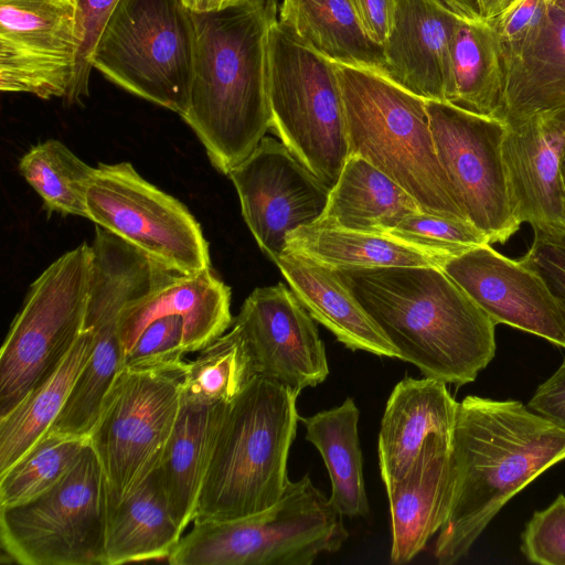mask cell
Masks as SVG:
<instances>
[{
    "mask_svg": "<svg viewBox=\"0 0 565 565\" xmlns=\"http://www.w3.org/2000/svg\"><path fill=\"white\" fill-rule=\"evenodd\" d=\"M455 484L434 556L451 565L507 502L565 459V430L519 401L466 396L451 438Z\"/></svg>",
    "mask_w": 565,
    "mask_h": 565,
    "instance_id": "1",
    "label": "cell"
},
{
    "mask_svg": "<svg viewBox=\"0 0 565 565\" xmlns=\"http://www.w3.org/2000/svg\"><path fill=\"white\" fill-rule=\"evenodd\" d=\"M190 99L181 117L222 173L244 161L270 128L269 31L276 0L191 12Z\"/></svg>",
    "mask_w": 565,
    "mask_h": 565,
    "instance_id": "2",
    "label": "cell"
},
{
    "mask_svg": "<svg viewBox=\"0 0 565 565\" xmlns=\"http://www.w3.org/2000/svg\"><path fill=\"white\" fill-rule=\"evenodd\" d=\"M397 350L425 377L462 386L495 355V323L441 268L334 269Z\"/></svg>",
    "mask_w": 565,
    "mask_h": 565,
    "instance_id": "3",
    "label": "cell"
},
{
    "mask_svg": "<svg viewBox=\"0 0 565 565\" xmlns=\"http://www.w3.org/2000/svg\"><path fill=\"white\" fill-rule=\"evenodd\" d=\"M297 397L274 381L253 376L225 403L193 522L253 516L280 499L300 420Z\"/></svg>",
    "mask_w": 565,
    "mask_h": 565,
    "instance_id": "4",
    "label": "cell"
},
{
    "mask_svg": "<svg viewBox=\"0 0 565 565\" xmlns=\"http://www.w3.org/2000/svg\"><path fill=\"white\" fill-rule=\"evenodd\" d=\"M349 156H359L406 190L428 214L468 221L437 157L426 99L384 74L335 63Z\"/></svg>",
    "mask_w": 565,
    "mask_h": 565,
    "instance_id": "5",
    "label": "cell"
},
{
    "mask_svg": "<svg viewBox=\"0 0 565 565\" xmlns=\"http://www.w3.org/2000/svg\"><path fill=\"white\" fill-rule=\"evenodd\" d=\"M181 537L172 565H310L342 546L343 515L309 476L289 480L269 509L233 521H200Z\"/></svg>",
    "mask_w": 565,
    "mask_h": 565,
    "instance_id": "6",
    "label": "cell"
},
{
    "mask_svg": "<svg viewBox=\"0 0 565 565\" xmlns=\"http://www.w3.org/2000/svg\"><path fill=\"white\" fill-rule=\"evenodd\" d=\"M270 130L332 188L349 157L348 128L335 63L278 22L269 31Z\"/></svg>",
    "mask_w": 565,
    "mask_h": 565,
    "instance_id": "7",
    "label": "cell"
},
{
    "mask_svg": "<svg viewBox=\"0 0 565 565\" xmlns=\"http://www.w3.org/2000/svg\"><path fill=\"white\" fill-rule=\"evenodd\" d=\"M193 47L191 11L181 0H120L92 64L117 86L182 117L190 99Z\"/></svg>",
    "mask_w": 565,
    "mask_h": 565,
    "instance_id": "8",
    "label": "cell"
},
{
    "mask_svg": "<svg viewBox=\"0 0 565 565\" xmlns=\"http://www.w3.org/2000/svg\"><path fill=\"white\" fill-rule=\"evenodd\" d=\"M108 487L90 441L51 489L0 508L4 554L22 565H106Z\"/></svg>",
    "mask_w": 565,
    "mask_h": 565,
    "instance_id": "9",
    "label": "cell"
},
{
    "mask_svg": "<svg viewBox=\"0 0 565 565\" xmlns=\"http://www.w3.org/2000/svg\"><path fill=\"white\" fill-rule=\"evenodd\" d=\"M92 269L93 248L83 243L30 286L0 351V417L55 370L83 331Z\"/></svg>",
    "mask_w": 565,
    "mask_h": 565,
    "instance_id": "10",
    "label": "cell"
},
{
    "mask_svg": "<svg viewBox=\"0 0 565 565\" xmlns=\"http://www.w3.org/2000/svg\"><path fill=\"white\" fill-rule=\"evenodd\" d=\"M184 366H124L116 375L89 435L109 502L124 500L159 467L181 409Z\"/></svg>",
    "mask_w": 565,
    "mask_h": 565,
    "instance_id": "11",
    "label": "cell"
},
{
    "mask_svg": "<svg viewBox=\"0 0 565 565\" xmlns=\"http://www.w3.org/2000/svg\"><path fill=\"white\" fill-rule=\"evenodd\" d=\"M87 213L96 225L168 270L186 275L211 268L209 244L195 217L129 162L95 168Z\"/></svg>",
    "mask_w": 565,
    "mask_h": 565,
    "instance_id": "12",
    "label": "cell"
},
{
    "mask_svg": "<svg viewBox=\"0 0 565 565\" xmlns=\"http://www.w3.org/2000/svg\"><path fill=\"white\" fill-rule=\"evenodd\" d=\"M439 162L468 221L491 243L520 228L502 156L504 119L475 114L447 102L426 100Z\"/></svg>",
    "mask_w": 565,
    "mask_h": 565,
    "instance_id": "13",
    "label": "cell"
},
{
    "mask_svg": "<svg viewBox=\"0 0 565 565\" xmlns=\"http://www.w3.org/2000/svg\"><path fill=\"white\" fill-rule=\"evenodd\" d=\"M75 0H0V89L67 98L78 55Z\"/></svg>",
    "mask_w": 565,
    "mask_h": 565,
    "instance_id": "14",
    "label": "cell"
},
{
    "mask_svg": "<svg viewBox=\"0 0 565 565\" xmlns=\"http://www.w3.org/2000/svg\"><path fill=\"white\" fill-rule=\"evenodd\" d=\"M227 175L245 223L274 263L286 252L290 232L321 217L331 190L271 137H264Z\"/></svg>",
    "mask_w": 565,
    "mask_h": 565,
    "instance_id": "15",
    "label": "cell"
},
{
    "mask_svg": "<svg viewBox=\"0 0 565 565\" xmlns=\"http://www.w3.org/2000/svg\"><path fill=\"white\" fill-rule=\"evenodd\" d=\"M312 319L282 282L256 288L232 323L244 341L254 376L274 381L297 395L322 383L329 365Z\"/></svg>",
    "mask_w": 565,
    "mask_h": 565,
    "instance_id": "16",
    "label": "cell"
},
{
    "mask_svg": "<svg viewBox=\"0 0 565 565\" xmlns=\"http://www.w3.org/2000/svg\"><path fill=\"white\" fill-rule=\"evenodd\" d=\"M441 269L495 326L503 323L565 349V327L550 291L520 259L483 244L449 258Z\"/></svg>",
    "mask_w": 565,
    "mask_h": 565,
    "instance_id": "17",
    "label": "cell"
},
{
    "mask_svg": "<svg viewBox=\"0 0 565 565\" xmlns=\"http://www.w3.org/2000/svg\"><path fill=\"white\" fill-rule=\"evenodd\" d=\"M565 109L507 121L502 156L512 212L533 231L565 232Z\"/></svg>",
    "mask_w": 565,
    "mask_h": 565,
    "instance_id": "18",
    "label": "cell"
},
{
    "mask_svg": "<svg viewBox=\"0 0 565 565\" xmlns=\"http://www.w3.org/2000/svg\"><path fill=\"white\" fill-rule=\"evenodd\" d=\"M455 23L454 0H396L382 45L384 75L426 100L446 102Z\"/></svg>",
    "mask_w": 565,
    "mask_h": 565,
    "instance_id": "19",
    "label": "cell"
},
{
    "mask_svg": "<svg viewBox=\"0 0 565 565\" xmlns=\"http://www.w3.org/2000/svg\"><path fill=\"white\" fill-rule=\"evenodd\" d=\"M454 484L451 438L433 435L408 471L385 487L392 524V563L411 562L439 532L450 509Z\"/></svg>",
    "mask_w": 565,
    "mask_h": 565,
    "instance_id": "20",
    "label": "cell"
},
{
    "mask_svg": "<svg viewBox=\"0 0 565 565\" xmlns=\"http://www.w3.org/2000/svg\"><path fill=\"white\" fill-rule=\"evenodd\" d=\"M171 315L183 319L186 353L199 352L232 326L231 288L211 268L172 274L122 309L119 335L124 353L151 321Z\"/></svg>",
    "mask_w": 565,
    "mask_h": 565,
    "instance_id": "21",
    "label": "cell"
},
{
    "mask_svg": "<svg viewBox=\"0 0 565 565\" xmlns=\"http://www.w3.org/2000/svg\"><path fill=\"white\" fill-rule=\"evenodd\" d=\"M458 405L439 380L405 377L395 385L386 402L377 444L385 487L408 471L430 436L452 438Z\"/></svg>",
    "mask_w": 565,
    "mask_h": 565,
    "instance_id": "22",
    "label": "cell"
},
{
    "mask_svg": "<svg viewBox=\"0 0 565 565\" xmlns=\"http://www.w3.org/2000/svg\"><path fill=\"white\" fill-rule=\"evenodd\" d=\"M275 263L310 316L344 347L399 359L397 350L334 269L289 252Z\"/></svg>",
    "mask_w": 565,
    "mask_h": 565,
    "instance_id": "23",
    "label": "cell"
},
{
    "mask_svg": "<svg viewBox=\"0 0 565 565\" xmlns=\"http://www.w3.org/2000/svg\"><path fill=\"white\" fill-rule=\"evenodd\" d=\"M456 23L450 42V88L446 102L465 110L502 117L504 64L491 19L470 0H454Z\"/></svg>",
    "mask_w": 565,
    "mask_h": 565,
    "instance_id": "24",
    "label": "cell"
},
{
    "mask_svg": "<svg viewBox=\"0 0 565 565\" xmlns=\"http://www.w3.org/2000/svg\"><path fill=\"white\" fill-rule=\"evenodd\" d=\"M503 64L505 121L565 109V13L550 0L540 34Z\"/></svg>",
    "mask_w": 565,
    "mask_h": 565,
    "instance_id": "25",
    "label": "cell"
},
{
    "mask_svg": "<svg viewBox=\"0 0 565 565\" xmlns=\"http://www.w3.org/2000/svg\"><path fill=\"white\" fill-rule=\"evenodd\" d=\"M124 307V300L115 295L88 297L84 327L95 332L92 354L49 433L89 437L103 401L122 367L119 318Z\"/></svg>",
    "mask_w": 565,
    "mask_h": 565,
    "instance_id": "26",
    "label": "cell"
},
{
    "mask_svg": "<svg viewBox=\"0 0 565 565\" xmlns=\"http://www.w3.org/2000/svg\"><path fill=\"white\" fill-rule=\"evenodd\" d=\"M182 533L171 515L156 469L124 500L108 501L106 565L168 559Z\"/></svg>",
    "mask_w": 565,
    "mask_h": 565,
    "instance_id": "27",
    "label": "cell"
},
{
    "mask_svg": "<svg viewBox=\"0 0 565 565\" xmlns=\"http://www.w3.org/2000/svg\"><path fill=\"white\" fill-rule=\"evenodd\" d=\"M420 211L415 199L398 183L365 159L349 156L316 223L386 234L407 215Z\"/></svg>",
    "mask_w": 565,
    "mask_h": 565,
    "instance_id": "28",
    "label": "cell"
},
{
    "mask_svg": "<svg viewBox=\"0 0 565 565\" xmlns=\"http://www.w3.org/2000/svg\"><path fill=\"white\" fill-rule=\"evenodd\" d=\"M224 405H194L182 399L174 429L157 468L171 515L182 532L195 518Z\"/></svg>",
    "mask_w": 565,
    "mask_h": 565,
    "instance_id": "29",
    "label": "cell"
},
{
    "mask_svg": "<svg viewBox=\"0 0 565 565\" xmlns=\"http://www.w3.org/2000/svg\"><path fill=\"white\" fill-rule=\"evenodd\" d=\"M286 252L331 269L396 266L439 267L449 259L387 234L360 232L318 223L287 236Z\"/></svg>",
    "mask_w": 565,
    "mask_h": 565,
    "instance_id": "30",
    "label": "cell"
},
{
    "mask_svg": "<svg viewBox=\"0 0 565 565\" xmlns=\"http://www.w3.org/2000/svg\"><path fill=\"white\" fill-rule=\"evenodd\" d=\"M94 342V330L84 327L55 370L12 411L0 417V473L49 433L89 359Z\"/></svg>",
    "mask_w": 565,
    "mask_h": 565,
    "instance_id": "31",
    "label": "cell"
},
{
    "mask_svg": "<svg viewBox=\"0 0 565 565\" xmlns=\"http://www.w3.org/2000/svg\"><path fill=\"white\" fill-rule=\"evenodd\" d=\"M278 22L334 63L384 74L382 47L364 35L348 0H281Z\"/></svg>",
    "mask_w": 565,
    "mask_h": 565,
    "instance_id": "32",
    "label": "cell"
},
{
    "mask_svg": "<svg viewBox=\"0 0 565 565\" xmlns=\"http://www.w3.org/2000/svg\"><path fill=\"white\" fill-rule=\"evenodd\" d=\"M359 408L353 398L331 409L301 418L306 439L320 452L327 467L332 505L343 516H366L370 512L359 441Z\"/></svg>",
    "mask_w": 565,
    "mask_h": 565,
    "instance_id": "33",
    "label": "cell"
},
{
    "mask_svg": "<svg viewBox=\"0 0 565 565\" xmlns=\"http://www.w3.org/2000/svg\"><path fill=\"white\" fill-rule=\"evenodd\" d=\"M19 171L49 212L88 218L87 193L95 168L64 143L49 139L33 146L20 159Z\"/></svg>",
    "mask_w": 565,
    "mask_h": 565,
    "instance_id": "34",
    "label": "cell"
},
{
    "mask_svg": "<svg viewBox=\"0 0 565 565\" xmlns=\"http://www.w3.org/2000/svg\"><path fill=\"white\" fill-rule=\"evenodd\" d=\"M199 352L184 366L182 399L186 403H227L254 376L244 341L234 326Z\"/></svg>",
    "mask_w": 565,
    "mask_h": 565,
    "instance_id": "35",
    "label": "cell"
},
{
    "mask_svg": "<svg viewBox=\"0 0 565 565\" xmlns=\"http://www.w3.org/2000/svg\"><path fill=\"white\" fill-rule=\"evenodd\" d=\"M89 437L47 433L0 473V508L25 503L56 484L75 465Z\"/></svg>",
    "mask_w": 565,
    "mask_h": 565,
    "instance_id": "36",
    "label": "cell"
},
{
    "mask_svg": "<svg viewBox=\"0 0 565 565\" xmlns=\"http://www.w3.org/2000/svg\"><path fill=\"white\" fill-rule=\"evenodd\" d=\"M386 234L446 258L489 244L487 236L469 221L422 211L407 215Z\"/></svg>",
    "mask_w": 565,
    "mask_h": 565,
    "instance_id": "37",
    "label": "cell"
},
{
    "mask_svg": "<svg viewBox=\"0 0 565 565\" xmlns=\"http://www.w3.org/2000/svg\"><path fill=\"white\" fill-rule=\"evenodd\" d=\"M184 323L181 316H163L151 321L124 355V366L153 367L183 364Z\"/></svg>",
    "mask_w": 565,
    "mask_h": 565,
    "instance_id": "38",
    "label": "cell"
},
{
    "mask_svg": "<svg viewBox=\"0 0 565 565\" xmlns=\"http://www.w3.org/2000/svg\"><path fill=\"white\" fill-rule=\"evenodd\" d=\"M120 0H75L79 42L74 78L67 104H81L89 95L92 56L100 34Z\"/></svg>",
    "mask_w": 565,
    "mask_h": 565,
    "instance_id": "39",
    "label": "cell"
},
{
    "mask_svg": "<svg viewBox=\"0 0 565 565\" xmlns=\"http://www.w3.org/2000/svg\"><path fill=\"white\" fill-rule=\"evenodd\" d=\"M525 558L541 565H565V495L536 511L522 534Z\"/></svg>",
    "mask_w": 565,
    "mask_h": 565,
    "instance_id": "40",
    "label": "cell"
},
{
    "mask_svg": "<svg viewBox=\"0 0 565 565\" xmlns=\"http://www.w3.org/2000/svg\"><path fill=\"white\" fill-rule=\"evenodd\" d=\"M520 260L543 280L565 327V232L534 231L532 245Z\"/></svg>",
    "mask_w": 565,
    "mask_h": 565,
    "instance_id": "41",
    "label": "cell"
},
{
    "mask_svg": "<svg viewBox=\"0 0 565 565\" xmlns=\"http://www.w3.org/2000/svg\"><path fill=\"white\" fill-rule=\"evenodd\" d=\"M550 0H514L491 19L502 55H511L536 39L545 23Z\"/></svg>",
    "mask_w": 565,
    "mask_h": 565,
    "instance_id": "42",
    "label": "cell"
},
{
    "mask_svg": "<svg viewBox=\"0 0 565 565\" xmlns=\"http://www.w3.org/2000/svg\"><path fill=\"white\" fill-rule=\"evenodd\" d=\"M348 2L364 35L382 47L393 26L396 0H348Z\"/></svg>",
    "mask_w": 565,
    "mask_h": 565,
    "instance_id": "43",
    "label": "cell"
},
{
    "mask_svg": "<svg viewBox=\"0 0 565 565\" xmlns=\"http://www.w3.org/2000/svg\"><path fill=\"white\" fill-rule=\"evenodd\" d=\"M527 406L565 430V358L553 375L537 387Z\"/></svg>",
    "mask_w": 565,
    "mask_h": 565,
    "instance_id": "44",
    "label": "cell"
},
{
    "mask_svg": "<svg viewBox=\"0 0 565 565\" xmlns=\"http://www.w3.org/2000/svg\"><path fill=\"white\" fill-rule=\"evenodd\" d=\"M191 12L217 11L262 0H181Z\"/></svg>",
    "mask_w": 565,
    "mask_h": 565,
    "instance_id": "45",
    "label": "cell"
},
{
    "mask_svg": "<svg viewBox=\"0 0 565 565\" xmlns=\"http://www.w3.org/2000/svg\"><path fill=\"white\" fill-rule=\"evenodd\" d=\"M514 0H470L477 11L487 19L501 14Z\"/></svg>",
    "mask_w": 565,
    "mask_h": 565,
    "instance_id": "46",
    "label": "cell"
},
{
    "mask_svg": "<svg viewBox=\"0 0 565 565\" xmlns=\"http://www.w3.org/2000/svg\"><path fill=\"white\" fill-rule=\"evenodd\" d=\"M562 180H563V190H564V205H565V151L562 160Z\"/></svg>",
    "mask_w": 565,
    "mask_h": 565,
    "instance_id": "47",
    "label": "cell"
},
{
    "mask_svg": "<svg viewBox=\"0 0 565 565\" xmlns=\"http://www.w3.org/2000/svg\"><path fill=\"white\" fill-rule=\"evenodd\" d=\"M563 13H565V0H551Z\"/></svg>",
    "mask_w": 565,
    "mask_h": 565,
    "instance_id": "48",
    "label": "cell"
}]
</instances>
